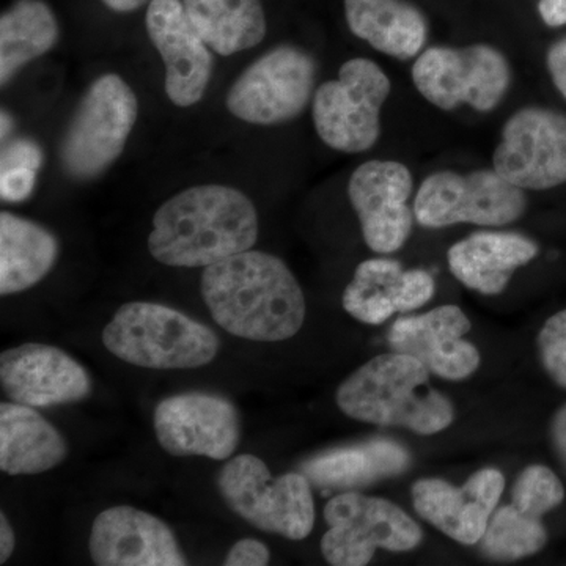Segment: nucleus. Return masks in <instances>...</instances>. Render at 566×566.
Masks as SVG:
<instances>
[{
  "label": "nucleus",
  "mask_w": 566,
  "mask_h": 566,
  "mask_svg": "<svg viewBox=\"0 0 566 566\" xmlns=\"http://www.w3.org/2000/svg\"><path fill=\"white\" fill-rule=\"evenodd\" d=\"M202 296L219 326L252 342L300 333L305 297L290 268L271 253L245 251L205 268Z\"/></svg>",
  "instance_id": "f257e3e1"
},
{
  "label": "nucleus",
  "mask_w": 566,
  "mask_h": 566,
  "mask_svg": "<svg viewBox=\"0 0 566 566\" xmlns=\"http://www.w3.org/2000/svg\"><path fill=\"white\" fill-rule=\"evenodd\" d=\"M259 238V214L245 193L222 185L185 189L153 218L148 251L174 268H207L251 251Z\"/></svg>",
  "instance_id": "f03ea898"
},
{
  "label": "nucleus",
  "mask_w": 566,
  "mask_h": 566,
  "mask_svg": "<svg viewBox=\"0 0 566 566\" xmlns=\"http://www.w3.org/2000/svg\"><path fill=\"white\" fill-rule=\"evenodd\" d=\"M335 401L345 416L379 427H403L431 436L455 420L452 401L430 382V370L403 353L379 354L338 386Z\"/></svg>",
  "instance_id": "7ed1b4c3"
},
{
  "label": "nucleus",
  "mask_w": 566,
  "mask_h": 566,
  "mask_svg": "<svg viewBox=\"0 0 566 566\" xmlns=\"http://www.w3.org/2000/svg\"><path fill=\"white\" fill-rule=\"evenodd\" d=\"M103 344L123 363L153 370L203 367L221 348L210 327L155 303L122 305L104 327Z\"/></svg>",
  "instance_id": "20e7f679"
},
{
  "label": "nucleus",
  "mask_w": 566,
  "mask_h": 566,
  "mask_svg": "<svg viewBox=\"0 0 566 566\" xmlns=\"http://www.w3.org/2000/svg\"><path fill=\"white\" fill-rule=\"evenodd\" d=\"M218 488L230 510L260 531L290 539L314 531L312 483L300 472L273 476L260 458L240 455L223 465Z\"/></svg>",
  "instance_id": "39448f33"
},
{
  "label": "nucleus",
  "mask_w": 566,
  "mask_h": 566,
  "mask_svg": "<svg viewBox=\"0 0 566 566\" xmlns=\"http://www.w3.org/2000/svg\"><path fill=\"white\" fill-rule=\"evenodd\" d=\"M392 84L378 63L356 57L345 62L337 80L315 91L312 117L319 139L333 150L364 153L381 136V111Z\"/></svg>",
  "instance_id": "423d86ee"
},
{
  "label": "nucleus",
  "mask_w": 566,
  "mask_h": 566,
  "mask_svg": "<svg viewBox=\"0 0 566 566\" xmlns=\"http://www.w3.org/2000/svg\"><path fill=\"white\" fill-rule=\"evenodd\" d=\"M417 92L442 111L469 106L494 111L512 85V66L504 52L490 44L428 48L411 70Z\"/></svg>",
  "instance_id": "0eeeda50"
},
{
  "label": "nucleus",
  "mask_w": 566,
  "mask_h": 566,
  "mask_svg": "<svg viewBox=\"0 0 566 566\" xmlns=\"http://www.w3.org/2000/svg\"><path fill=\"white\" fill-rule=\"evenodd\" d=\"M324 520L329 531L322 553L334 566L368 565L378 549L408 553L423 539L422 528L400 506L356 491L334 495L324 506Z\"/></svg>",
  "instance_id": "6e6552de"
},
{
  "label": "nucleus",
  "mask_w": 566,
  "mask_h": 566,
  "mask_svg": "<svg viewBox=\"0 0 566 566\" xmlns=\"http://www.w3.org/2000/svg\"><path fill=\"white\" fill-rule=\"evenodd\" d=\"M136 95L117 74L98 77L74 112L62 144V163L77 180L102 175L125 148L137 120Z\"/></svg>",
  "instance_id": "1a4fd4ad"
},
{
  "label": "nucleus",
  "mask_w": 566,
  "mask_h": 566,
  "mask_svg": "<svg viewBox=\"0 0 566 566\" xmlns=\"http://www.w3.org/2000/svg\"><path fill=\"white\" fill-rule=\"evenodd\" d=\"M412 207L416 221L424 229L457 223L504 227L526 212L527 197L494 169L469 174L439 170L424 178Z\"/></svg>",
  "instance_id": "9d476101"
},
{
  "label": "nucleus",
  "mask_w": 566,
  "mask_h": 566,
  "mask_svg": "<svg viewBox=\"0 0 566 566\" xmlns=\"http://www.w3.org/2000/svg\"><path fill=\"white\" fill-rule=\"evenodd\" d=\"M315 81V59L293 44H281L243 71L227 95V107L252 125L290 122L314 99Z\"/></svg>",
  "instance_id": "9b49d317"
},
{
  "label": "nucleus",
  "mask_w": 566,
  "mask_h": 566,
  "mask_svg": "<svg viewBox=\"0 0 566 566\" xmlns=\"http://www.w3.org/2000/svg\"><path fill=\"white\" fill-rule=\"evenodd\" d=\"M493 169L523 191H546L566 182V115L523 107L502 128Z\"/></svg>",
  "instance_id": "f8f14e48"
},
{
  "label": "nucleus",
  "mask_w": 566,
  "mask_h": 566,
  "mask_svg": "<svg viewBox=\"0 0 566 566\" xmlns=\"http://www.w3.org/2000/svg\"><path fill=\"white\" fill-rule=\"evenodd\" d=\"M412 192L415 178L405 164L371 159L354 170L348 199L370 251L389 255L403 248L416 221Z\"/></svg>",
  "instance_id": "ddd939ff"
},
{
  "label": "nucleus",
  "mask_w": 566,
  "mask_h": 566,
  "mask_svg": "<svg viewBox=\"0 0 566 566\" xmlns=\"http://www.w3.org/2000/svg\"><path fill=\"white\" fill-rule=\"evenodd\" d=\"M156 439L174 457L229 460L240 442V415L232 401L207 392L174 395L156 406Z\"/></svg>",
  "instance_id": "4468645a"
},
{
  "label": "nucleus",
  "mask_w": 566,
  "mask_h": 566,
  "mask_svg": "<svg viewBox=\"0 0 566 566\" xmlns=\"http://www.w3.org/2000/svg\"><path fill=\"white\" fill-rule=\"evenodd\" d=\"M472 324L458 305H441L427 314L401 316L390 327L387 344L416 357L430 374L447 381H463L480 367L479 349L464 340Z\"/></svg>",
  "instance_id": "2eb2a0df"
},
{
  "label": "nucleus",
  "mask_w": 566,
  "mask_h": 566,
  "mask_svg": "<svg viewBox=\"0 0 566 566\" xmlns=\"http://www.w3.org/2000/svg\"><path fill=\"white\" fill-rule=\"evenodd\" d=\"M505 490V476L493 468L480 469L463 486L441 479L417 480L412 504L420 517L464 546L479 545Z\"/></svg>",
  "instance_id": "dca6fc26"
},
{
  "label": "nucleus",
  "mask_w": 566,
  "mask_h": 566,
  "mask_svg": "<svg viewBox=\"0 0 566 566\" xmlns=\"http://www.w3.org/2000/svg\"><path fill=\"white\" fill-rule=\"evenodd\" d=\"M0 382L14 403L32 408L77 403L92 394V378L61 348L25 344L0 356Z\"/></svg>",
  "instance_id": "f3484780"
},
{
  "label": "nucleus",
  "mask_w": 566,
  "mask_h": 566,
  "mask_svg": "<svg viewBox=\"0 0 566 566\" xmlns=\"http://www.w3.org/2000/svg\"><path fill=\"white\" fill-rule=\"evenodd\" d=\"M145 25L166 65V93L175 106L203 98L212 71L211 48L186 14L181 0H150Z\"/></svg>",
  "instance_id": "a211bd4d"
},
{
  "label": "nucleus",
  "mask_w": 566,
  "mask_h": 566,
  "mask_svg": "<svg viewBox=\"0 0 566 566\" xmlns=\"http://www.w3.org/2000/svg\"><path fill=\"white\" fill-rule=\"evenodd\" d=\"M91 556L99 566L188 565L170 527L134 506H112L95 517Z\"/></svg>",
  "instance_id": "6ab92c4d"
},
{
  "label": "nucleus",
  "mask_w": 566,
  "mask_h": 566,
  "mask_svg": "<svg viewBox=\"0 0 566 566\" xmlns=\"http://www.w3.org/2000/svg\"><path fill=\"white\" fill-rule=\"evenodd\" d=\"M536 255L538 245L524 234L482 230L453 244L447 252V262L452 274L469 290L495 296Z\"/></svg>",
  "instance_id": "aec40b11"
},
{
  "label": "nucleus",
  "mask_w": 566,
  "mask_h": 566,
  "mask_svg": "<svg viewBox=\"0 0 566 566\" xmlns=\"http://www.w3.org/2000/svg\"><path fill=\"white\" fill-rule=\"evenodd\" d=\"M411 455L390 439H371L363 444L338 447L303 464V474L323 491H352L379 480L403 474Z\"/></svg>",
  "instance_id": "412c9836"
},
{
  "label": "nucleus",
  "mask_w": 566,
  "mask_h": 566,
  "mask_svg": "<svg viewBox=\"0 0 566 566\" xmlns=\"http://www.w3.org/2000/svg\"><path fill=\"white\" fill-rule=\"evenodd\" d=\"M69 457L63 436L35 408L0 405V469L9 475H35L57 468Z\"/></svg>",
  "instance_id": "4be33fe9"
},
{
  "label": "nucleus",
  "mask_w": 566,
  "mask_h": 566,
  "mask_svg": "<svg viewBox=\"0 0 566 566\" xmlns=\"http://www.w3.org/2000/svg\"><path fill=\"white\" fill-rule=\"evenodd\" d=\"M346 24L374 50L409 61L422 52L428 24L422 11L405 0H344Z\"/></svg>",
  "instance_id": "5701e85b"
},
{
  "label": "nucleus",
  "mask_w": 566,
  "mask_h": 566,
  "mask_svg": "<svg viewBox=\"0 0 566 566\" xmlns=\"http://www.w3.org/2000/svg\"><path fill=\"white\" fill-rule=\"evenodd\" d=\"M59 256V241L40 223L0 214V294L25 292L43 281Z\"/></svg>",
  "instance_id": "b1692460"
},
{
  "label": "nucleus",
  "mask_w": 566,
  "mask_h": 566,
  "mask_svg": "<svg viewBox=\"0 0 566 566\" xmlns=\"http://www.w3.org/2000/svg\"><path fill=\"white\" fill-rule=\"evenodd\" d=\"M196 31L221 55L252 50L266 36L262 0H181Z\"/></svg>",
  "instance_id": "393cba45"
},
{
  "label": "nucleus",
  "mask_w": 566,
  "mask_h": 566,
  "mask_svg": "<svg viewBox=\"0 0 566 566\" xmlns=\"http://www.w3.org/2000/svg\"><path fill=\"white\" fill-rule=\"evenodd\" d=\"M59 22L44 0H14L0 17V82L54 48Z\"/></svg>",
  "instance_id": "a878e982"
},
{
  "label": "nucleus",
  "mask_w": 566,
  "mask_h": 566,
  "mask_svg": "<svg viewBox=\"0 0 566 566\" xmlns=\"http://www.w3.org/2000/svg\"><path fill=\"white\" fill-rule=\"evenodd\" d=\"M403 266L394 259L365 260L342 297L344 308L365 324H382L397 312Z\"/></svg>",
  "instance_id": "bb28decb"
},
{
  "label": "nucleus",
  "mask_w": 566,
  "mask_h": 566,
  "mask_svg": "<svg viewBox=\"0 0 566 566\" xmlns=\"http://www.w3.org/2000/svg\"><path fill=\"white\" fill-rule=\"evenodd\" d=\"M546 543L542 520L510 504L494 510L479 545L480 553L491 560L513 562L534 556Z\"/></svg>",
  "instance_id": "cd10ccee"
},
{
  "label": "nucleus",
  "mask_w": 566,
  "mask_h": 566,
  "mask_svg": "<svg viewBox=\"0 0 566 566\" xmlns=\"http://www.w3.org/2000/svg\"><path fill=\"white\" fill-rule=\"evenodd\" d=\"M564 499L565 490L560 479L542 464L524 469L512 491V504L538 520L560 505Z\"/></svg>",
  "instance_id": "c85d7f7f"
},
{
  "label": "nucleus",
  "mask_w": 566,
  "mask_h": 566,
  "mask_svg": "<svg viewBox=\"0 0 566 566\" xmlns=\"http://www.w3.org/2000/svg\"><path fill=\"white\" fill-rule=\"evenodd\" d=\"M536 345L546 374L566 390V308L547 319Z\"/></svg>",
  "instance_id": "c756f323"
},
{
  "label": "nucleus",
  "mask_w": 566,
  "mask_h": 566,
  "mask_svg": "<svg viewBox=\"0 0 566 566\" xmlns=\"http://www.w3.org/2000/svg\"><path fill=\"white\" fill-rule=\"evenodd\" d=\"M436 293L433 275L424 270L405 271L397 296V312H412L430 303Z\"/></svg>",
  "instance_id": "7c9ffc66"
},
{
  "label": "nucleus",
  "mask_w": 566,
  "mask_h": 566,
  "mask_svg": "<svg viewBox=\"0 0 566 566\" xmlns=\"http://www.w3.org/2000/svg\"><path fill=\"white\" fill-rule=\"evenodd\" d=\"M43 164V151L35 142L21 139L13 140L3 148L2 170L10 169H32L39 170Z\"/></svg>",
  "instance_id": "2f4dec72"
},
{
  "label": "nucleus",
  "mask_w": 566,
  "mask_h": 566,
  "mask_svg": "<svg viewBox=\"0 0 566 566\" xmlns=\"http://www.w3.org/2000/svg\"><path fill=\"white\" fill-rule=\"evenodd\" d=\"M36 170L10 169L0 174V196L6 202L18 203L28 199L35 186Z\"/></svg>",
  "instance_id": "473e14b6"
},
{
  "label": "nucleus",
  "mask_w": 566,
  "mask_h": 566,
  "mask_svg": "<svg viewBox=\"0 0 566 566\" xmlns=\"http://www.w3.org/2000/svg\"><path fill=\"white\" fill-rule=\"evenodd\" d=\"M271 554L266 545L259 539H240L227 554L226 566H264L270 564Z\"/></svg>",
  "instance_id": "72a5a7b5"
},
{
  "label": "nucleus",
  "mask_w": 566,
  "mask_h": 566,
  "mask_svg": "<svg viewBox=\"0 0 566 566\" xmlns=\"http://www.w3.org/2000/svg\"><path fill=\"white\" fill-rule=\"evenodd\" d=\"M546 63L554 85L566 99V39L557 41L556 44L549 48Z\"/></svg>",
  "instance_id": "f704fd0d"
},
{
  "label": "nucleus",
  "mask_w": 566,
  "mask_h": 566,
  "mask_svg": "<svg viewBox=\"0 0 566 566\" xmlns=\"http://www.w3.org/2000/svg\"><path fill=\"white\" fill-rule=\"evenodd\" d=\"M549 438L554 452L566 471V405L562 406L551 420Z\"/></svg>",
  "instance_id": "c9c22d12"
},
{
  "label": "nucleus",
  "mask_w": 566,
  "mask_h": 566,
  "mask_svg": "<svg viewBox=\"0 0 566 566\" xmlns=\"http://www.w3.org/2000/svg\"><path fill=\"white\" fill-rule=\"evenodd\" d=\"M539 17L549 28L566 25V0H539Z\"/></svg>",
  "instance_id": "e433bc0d"
},
{
  "label": "nucleus",
  "mask_w": 566,
  "mask_h": 566,
  "mask_svg": "<svg viewBox=\"0 0 566 566\" xmlns=\"http://www.w3.org/2000/svg\"><path fill=\"white\" fill-rule=\"evenodd\" d=\"M17 546V536L11 528L9 520L3 513H0V564H6L13 554Z\"/></svg>",
  "instance_id": "4c0bfd02"
},
{
  "label": "nucleus",
  "mask_w": 566,
  "mask_h": 566,
  "mask_svg": "<svg viewBox=\"0 0 566 566\" xmlns=\"http://www.w3.org/2000/svg\"><path fill=\"white\" fill-rule=\"evenodd\" d=\"M104 6L117 13H132V11L139 10L145 3H150V0H102Z\"/></svg>",
  "instance_id": "58836bf2"
},
{
  "label": "nucleus",
  "mask_w": 566,
  "mask_h": 566,
  "mask_svg": "<svg viewBox=\"0 0 566 566\" xmlns=\"http://www.w3.org/2000/svg\"><path fill=\"white\" fill-rule=\"evenodd\" d=\"M11 126H13V120H11L10 115L2 112V139H6L7 134H10Z\"/></svg>",
  "instance_id": "ea45409f"
}]
</instances>
